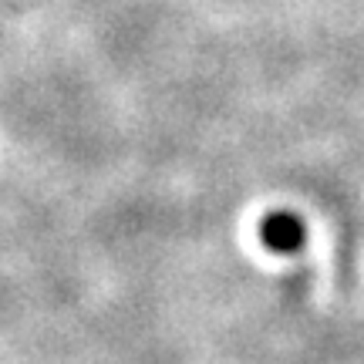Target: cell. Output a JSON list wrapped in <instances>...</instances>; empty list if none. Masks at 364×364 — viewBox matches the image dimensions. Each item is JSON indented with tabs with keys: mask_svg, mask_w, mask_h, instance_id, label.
<instances>
[{
	"mask_svg": "<svg viewBox=\"0 0 364 364\" xmlns=\"http://www.w3.org/2000/svg\"><path fill=\"white\" fill-rule=\"evenodd\" d=\"M260 240L273 253H297L307 240V226L294 213H270L260 223Z\"/></svg>",
	"mask_w": 364,
	"mask_h": 364,
	"instance_id": "obj_1",
	"label": "cell"
}]
</instances>
